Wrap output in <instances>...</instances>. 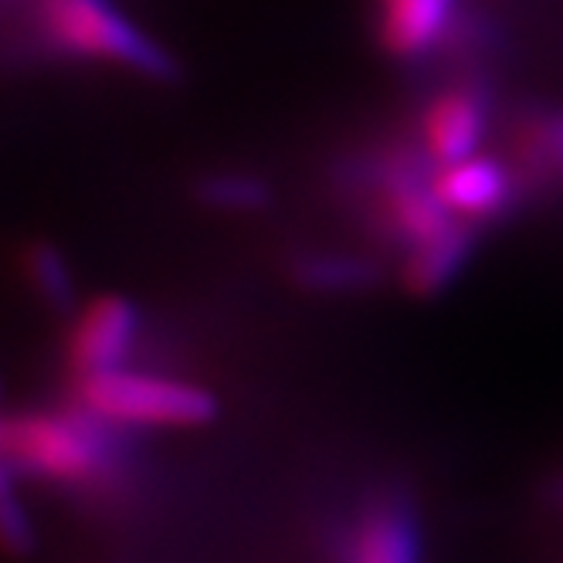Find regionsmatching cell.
I'll return each mask as SVG.
<instances>
[{
  "instance_id": "cell-8",
  "label": "cell",
  "mask_w": 563,
  "mask_h": 563,
  "mask_svg": "<svg viewBox=\"0 0 563 563\" xmlns=\"http://www.w3.org/2000/svg\"><path fill=\"white\" fill-rule=\"evenodd\" d=\"M506 164L519 190L563 187V106L530 109L516 119Z\"/></svg>"
},
{
  "instance_id": "cell-13",
  "label": "cell",
  "mask_w": 563,
  "mask_h": 563,
  "mask_svg": "<svg viewBox=\"0 0 563 563\" xmlns=\"http://www.w3.org/2000/svg\"><path fill=\"white\" fill-rule=\"evenodd\" d=\"M24 272L31 289L42 296V302L55 312H71L75 309V282L68 272L65 255L48 245V241H31L24 249Z\"/></svg>"
},
{
  "instance_id": "cell-2",
  "label": "cell",
  "mask_w": 563,
  "mask_h": 563,
  "mask_svg": "<svg viewBox=\"0 0 563 563\" xmlns=\"http://www.w3.org/2000/svg\"><path fill=\"white\" fill-rule=\"evenodd\" d=\"M34 31L42 42L71 58L140 71L156 82L177 78V62L140 31L112 0H31Z\"/></svg>"
},
{
  "instance_id": "cell-7",
  "label": "cell",
  "mask_w": 563,
  "mask_h": 563,
  "mask_svg": "<svg viewBox=\"0 0 563 563\" xmlns=\"http://www.w3.org/2000/svg\"><path fill=\"white\" fill-rule=\"evenodd\" d=\"M434 190L459 221L478 224L489 221L512 208L519 194V184L512 177V167L499 156H468L459 164L434 170Z\"/></svg>"
},
{
  "instance_id": "cell-9",
  "label": "cell",
  "mask_w": 563,
  "mask_h": 563,
  "mask_svg": "<svg viewBox=\"0 0 563 563\" xmlns=\"http://www.w3.org/2000/svg\"><path fill=\"white\" fill-rule=\"evenodd\" d=\"M421 533L408 499L384 496L360 512L350 533L346 563H418Z\"/></svg>"
},
{
  "instance_id": "cell-5",
  "label": "cell",
  "mask_w": 563,
  "mask_h": 563,
  "mask_svg": "<svg viewBox=\"0 0 563 563\" xmlns=\"http://www.w3.org/2000/svg\"><path fill=\"white\" fill-rule=\"evenodd\" d=\"M140 312L123 296H99L78 312L68 333V364L75 377L123 367V360L136 340Z\"/></svg>"
},
{
  "instance_id": "cell-1",
  "label": "cell",
  "mask_w": 563,
  "mask_h": 563,
  "mask_svg": "<svg viewBox=\"0 0 563 563\" xmlns=\"http://www.w3.org/2000/svg\"><path fill=\"white\" fill-rule=\"evenodd\" d=\"M109 421L86 408L71 411H24L11 415L0 428L4 468L31 478L65 482V486H89L109 478L115 449Z\"/></svg>"
},
{
  "instance_id": "cell-12",
  "label": "cell",
  "mask_w": 563,
  "mask_h": 563,
  "mask_svg": "<svg viewBox=\"0 0 563 563\" xmlns=\"http://www.w3.org/2000/svg\"><path fill=\"white\" fill-rule=\"evenodd\" d=\"M194 194L211 211H231V214H252L268 208L272 187L245 170H214L194 184Z\"/></svg>"
},
{
  "instance_id": "cell-14",
  "label": "cell",
  "mask_w": 563,
  "mask_h": 563,
  "mask_svg": "<svg viewBox=\"0 0 563 563\" xmlns=\"http://www.w3.org/2000/svg\"><path fill=\"white\" fill-rule=\"evenodd\" d=\"M0 533H4V543L14 556H27V550L34 547V530H31V519L18 503L14 493V475L4 472V503H0Z\"/></svg>"
},
{
  "instance_id": "cell-3",
  "label": "cell",
  "mask_w": 563,
  "mask_h": 563,
  "mask_svg": "<svg viewBox=\"0 0 563 563\" xmlns=\"http://www.w3.org/2000/svg\"><path fill=\"white\" fill-rule=\"evenodd\" d=\"M75 397L78 408L92 411L115 428H190L208 424L218 415V400L211 390L170 377L133 374L123 367L78 377Z\"/></svg>"
},
{
  "instance_id": "cell-10",
  "label": "cell",
  "mask_w": 563,
  "mask_h": 563,
  "mask_svg": "<svg viewBox=\"0 0 563 563\" xmlns=\"http://www.w3.org/2000/svg\"><path fill=\"white\" fill-rule=\"evenodd\" d=\"M475 249V224H455L452 231H445L434 241H424V245L411 249L408 262H405V286L411 296H438L441 289H449L459 278V272L465 268L468 255Z\"/></svg>"
},
{
  "instance_id": "cell-15",
  "label": "cell",
  "mask_w": 563,
  "mask_h": 563,
  "mask_svg": "<svg viewBox=\"0 0 563 563\" xmlns=\"http://www.w3.org/2000/svg\"><path fill=\"white\" fill-rule=\"evenodd\" d=\"M543 499H547L553 509H563V472L543 482Z\"/></svg>"
},
{
  "instance_id": "cell-6",
  "label": "cell",
  "mask_w": 563,
  "mask_h": 563,
  "mask_svg": "<svg viewBox=\"0 0 563 563\" xmlns=\"http://www.w3.org/2000/svg\"><path fill=\"white\" fill-rule=\"evenodd\" d=\"M459 18L455 0H374L377 45L397 62H418L449 45Z\"/></svg>"
},
{
  "instance_id": "cell-11",
  "label": "cell",
  "mask_w": 563,
  "mask_h": 563,
  "mask_svg": "<svg viewBox=\"0 0 563 563\" xmlns=\"http://www.w3.org/2000/svg\"><path fill=\"white\" fill-rule=\"evenodd\" d=\"M292 278L306 292L319 296H346L367 292L384 278L380 265L367 255L350 252H306L292 262Z\"/></svg>"
},
{
  "instance_id": "cell-4",
  "label": "cell",
  "mask_w": 563,
  "mask_h": 563,
  "mask_svg": "<svg viewBox=\"0 0 563 563\" xmlns=\"http://www.w3.org/2000/svg\"><path fill=\"white\" fill-rule=\"evenodd\" d=\"M489 123V92L475 78L452 82L431 96L421 112V146L438 167L475 156Z\"/></svg>"
}]
</instances>
